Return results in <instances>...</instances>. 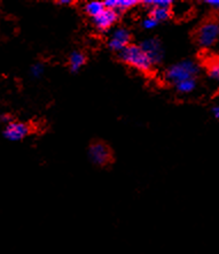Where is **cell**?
<instances>
[{"instance_id": "1", "label": "cell", "mask_w": 219, "mask_h": 254, "mask_svg": "<svg viewBox=\"0 0 219 254\" xmlns=\"http://www.w3.org/2000/svg\"><path fill=\"white\" fill-rule=\"evenodd\" d=\"M117 59L127 66L136 68L142 72H148L152 69L153 63L147 53L141 49L140 45L130 44L117 54Z\"/></svg>"}, {"instance_id": "2", "label": "cell", "mask_w": 219, "mask_h": 254, "mask_svg": "<svg viewBox=\"0 0 219 254\" xmlns=\"http://www.w3.org/2000/svg\"><path fill=\"white\" fill-rule=\"evenodd\" d=\"M194 41L202 49H209L219 41V19L209 16L203 20L194 32Z\"/></svg>"}, {"instance_id": "3", "label": "cell", "mask_w": 219, "mask_h": 254, "mask_svg": "<svg viewBox=\"0 0 219 254\" xmlns=\"http://www.w3.org/2000/svg\"><path fill=\"white\" fill-rule=\"evenodd\" d=\"M200 72V66L193 60H182L165 71V81L172 85H177L185 79L196 78Z\"/></svg>"}, {"instance_id": "4", "label": "cell", "mask_w": 219, "mask_h": 254, "mask_svg": "<svg viewBox=\"0 0 219 254\" xmlns=\"http://www.w3.org/2000/svg\"><path fill=\"white\" fill-rule=\"evenodd\" d=\"M89 157L98 167L109 166L114 160L111 148L104 141H94L89 148Z\"/></svg>"}, {"instance_id": "5", "label": "cell", "mask_w": 219, "mask_h": 254, "mask_svg": "<svg viewBox=\"0 0 219 254\" xmlns=\"http://www.w3.org/2000/svg\"><path fill=\"white\" fill-rule=\"evenodd\" d=\"M31 133V127L30 125L25 122H14L12 121L7 125V127L3 130L2 135L6 139L12 141H19L22 140L25 137Z\"/></svg>"}, {"instance_id": "6", "label": "cell", "mask_w": 219, "mask_h": 254, "mask_svg": "<svg viewBox=\"0 0 219 254\" xmlns=\"http://www.w3.org/2000/svg\"><path fill=\"white\" fill-rule=\"evenodd\" d=\"M131 42V34L130 31L125 28H117L112 32L110 39H109L108 46L110 47L115 52H120L125 49L126 46L130 45Z\"/></svg>"}, {"instance_id": "7", "label": "cell", "mask_w": 219, "mask_h": 254, "mask_svg": "<svg viewBox=\"0 0 219 254\" xmlns=\"http://www.w3.org/2000/svg\"><path fill=\"white\" fill-rule=\"evenodd\" d=\"M141 49L147 53V56L149 57V59L152 60L153 64H160L163 59V50H162V44L159 41L158 38H151L147 39V41L142 42L141 44Z\"/></svg>"}, {"instance_id": "8", "label": "cell", "mask_w": 219, "mask_h": 254, "mask_svg": "<svg viewBox=\"0 0 219 254\" xmlns=\"http://www.w3.org/2000/svg\"><path fill=\"white\" fill-rule=\"evenodd\" d=\"M118 21V12L106 8L99 16L94 17L93 24L99 31H106L110 29Z\"/></svg>"}, {"instance_id": "9", "label": "cell", "mask_w": 219, "mask_h": 254, "mask_svg": "<svg viewBox=\"0 0 219 254\" xmlns=\"http://www.w3.org/2000/svg\"><path fill=\"white\" fill-rule=\"evenodd\" d=\"M87 61V57L80 51H74L69 57V68L72 72H77L80 68L85 66Z\"/></svg>"}, {"instance_id": "10", "label": "cell", "mask_w": 219, "mask_h": 254, "mask_svg": "<svg viewBox=\"0 0 219 254\" xmlns=\"http://www.w3.org/2000/svg\"><path fill=\"white\" fill-rule=\"evenodd\" d=\"M106 9L104 2L101 1H90L84 6V12L86 15H89L94 19V17L99 16L100 14Z\"/></svg>"}, {"instance_id": "11", "label": "cell", "mask_w": 219, "mask_h": 254, "mask_svg": "<svg viewBox=\"0 0 219 254\" xmlns=\"http://www.w3.org/2000/svg\"><path fill=\"white\" fill-rule=\"evenodd\" d=\"M207 74L211 79L219 83V56L211 58L206 64Z\"/></svg>"}, {"instance_id": "12", "label": "cell", "mask_w": 219, "mask_h": 254, "mask_svg": "<svg viewBox=\"0 0 219 254\" xmlns=\"http://www.w3.org/2000/svg\"><path fill=\"white\" fill-rule=\"evenodd\" d=\"M174 86H176V90L179 93H182V94L191 93L194 91V90L196 89V86H198V79L196 78L185 79V81L178 83V84Z\"/></svg>"}, {"instance_id": "13", "label": "cell", "mask_w": 219, "mask_h": 254, "mask_svg": "<svg viewBox=\"0 0 219 254\" xmlns=\"http://www.w3.org/2000/svg\"><path fill=\"white\" fill-rule=\"evenodd\" d=\"M149 16L158 21V22H162V21H166L171 17V9L169 8H161V7H154L151 9Z\"/></svg>"}, {"instance_id": "14", "label": "cell", "mask_w": 219, "mask_h": 254, "mask_svg": "<svg viewBox=\"0 0 219 254\" xmlns=\"http://www.w3.org/2000/svg\"><path fill=\"white\" fill-rule=\"evenodd\" d=\"M139 1L138 0H115V10H127L132 7L137 6Z\"/></svg>"}, {"instance_id": "15", "label": "cell", "mask_w": 219, "mask_h": 254, "mask_svg": "<svg viewBox=\"0 0 219 254\" xmlns=\"http://www.w3.org/2000/svg\"><path fill=\"white\" fill-rule=\"evenodd\" d=\"M142 28L144 29H147V30H151V29H154L155 27H158L159 22L156 20L153 19V17H147V19H145L142 21Z\"/></svg>"}, {"instance_id": "16", "label": "cell", "mask_w": 219, "mask_h": 254, "mask_svg": "<svg viewBox=\"0 0 219 254\" xmlns=\"http://www.w3.org/2000/svg\"><path fill=\"white\" fill-rule=\"evenodd\" d=\"M204 2H206L208 6H210L213 9L219 10V0H207V1Z\"/></svg>"}, {"instance_id": "17", "label": "cell", "mask_w": 219, "mask_h": 254, "mask_svg": "<svg viewBox=\"0 0 219 254\" xmlns=\"http://www.w3.org/2000/svg\"><path fill=\"white\" fill-rule=\"evenodd\" d=\"M0 122H3V123H10L12 122V116L9 114H2L0 116Z\"/></svg>"}, {"instance_id": "18", "label": "cell", "mask_w": 219, "mask_h": 254, "mask_svg": "<svg viewBox=\"0 0 219 254\" xmlns=\"http://www.w3.org/2000/svg\"><path fill=\"white\" fill-rule=\"evenodd\" d=\"M32 72H34L35 76H40L43 74V67L40 64H37V66L32 68Z\"/></svg>"}, {"instance_id": "19", "label": "cell", "mask_w": 219, "mask_h": 254, "mask_svg": "<svg viewBox=\"0 0 219 254\" xmlns=\"http://www.w3.org/2000/svg\"><path fill=\"white\" fill-rule=\"evenodd\" d=\"M211 113H213L214 118L219 121V105H216V106L211 108Z\"/></svg>"}, {"instance_id": "20", "label": "cell", "mask_w": 219, "mask_h": 254, "mask_svg": "<svg viewBox=\"0 0 219 254\" xmlns=\"http://www.w3.org/2000/svg\"><path fill=\"white\" fill-rule=\"evenodd\" d=\"M55 3H57V5H61V6H68V5H71L72 1L71 0H59V1H56Z\"/></svg>"}]
</instances>
